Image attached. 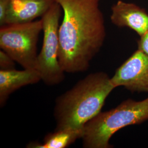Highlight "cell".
<instances>
[{"label": "cell", "instance_id": "cell-1", "mask_svg": "<svg viewBox=\"0 0 148 148\" xmlns=\"http://www.w3.org/2000/svg\"><path fill=\"white\" fill-rule=\"evenodd\" d=\"M101 0H55L64 12L59 28L58 60L65 73L87 71L106 37Z\"/></svg>", "mask_w": 148, "mask_h": 148}, {"label": "cell", "instance_id": "cell-2", "mask_svg": "<svg viewBox=\"0 0 148 148\" xmlns=\"http://www.w3.org/2000/svg\"><path fill=\"white\" fill-rule=\"evenodd\" d=\"M116 87L103 71L88 74L55 101V130L83 128L101 111L106 98Z\"/></svg>", "mask_w": 148, "mask_h": 148}, {"label": "cell", "instance_id": "cell-3", "mask_svg": "<svg viewBox=\"0 0 148 148\" xmlns=\"http://www.w3.org/2000/svg\"><path fill=\"white\" fill-rule=\"evenodd\" d=\"M148 121V97L128 99L110 110L101 111L84 126L81 138L85 148H111L112 136L119 130Z\"/></svg>", "mask_w": 148, "mask_h": 148}, {"label": "cell", "instance_id": "cell-4", "mask_svg": "<svg viewBox=\"0 0 148 148\" xmlns=\"http://www.w3.org/2000/svg\"><path fill=\"white\" fill-rule=\"evenodd\" d=\"M42 21L6 24L0 28V47L24 69L37 70V45Z\"/></svg>", "mask_w": 148, "mask_h": 148}, {"label": "cell", "instance_id": "cell-5", "mask_svg": "<svg viewBox=\"0 0 148 148\" xmlns=\"http://www.w3.org/2000/svg\"><path fill=\"white\" fill-rule=\"evenodd\" d=\"M62 7L55 2L42 16L43 39L42 48L38 54L37 70L41 79L48 86H55L65 79L63 70L58 60L59 28Z\"/></svg>", "mask_w": 148, "mask_h": 148}, {"label": "cell", "instance_id": "cell-6", "mask_svg": "<svg viewBox=\"0 0 148 148\" xmlns=\"http://www.w3.org/2000/svg\"><path fill=\"white\" fill-rule=\"evenodd\" d=\"M111 80L116 88L148 93V55L138 49L116 69Z\"/></svg>", "mask_w": 148, "mask_h": 148}, {"label": "cell", "instance_id": "cell-7", "mask_svg": "<svg viewBox=\"0 0 148 148\" xmlns=\"http://www.w3.org/2000/svg\"><path fill=\"white\" fill-rule=\"evenodd\" d=\"M111 23L119 27H128L141 36L148 30V14L136 4L118 1L111 7Z\"/></svg>", "mask_w": 148, "mask_h": 148}, {"label": "cell", "instance_id": "cell-8", "mask_svg": "<svg viewBox=\"0 0 148 148\" xmlns=\"http://www.w3.org/2000/svg\"><path fill=\"white\" fill-rule=\"evenodd\" d=\"M55 2V0H12L5 25L34 21L42 16Z\"/></svg>", "mask_w": 148, "mask_h": 148}, {"label": "cell", "instance_id": "cell-9", "mask_svg": "<svg viewBox=\"0 0 148 148\" xmlns=\"http://www.w3.org/2000/svg\"><path fill=\"white\" fill-rule=\"evenodd\" d=\"M42 80L36 69L0 70V106L5 105L12 93L27 85H34Z\"/></svg>", "mask_w": 148, "mask_h": 148}, {"label": "cell", "instance_id": "cell-10", "mask_svg": "<svg viewBox=\"0 0 148 148\" xmlns=\"http://www.w3.org/2000/svg\"><path fill=\"white\" fill-rule=\"evenodd\" d=\"M83 128H64L55 130L49 133L44 138L42 143L30 142L27 144L29 148H65L81 138Z\"/></svg>", "mask_w": 148, "mask_h": 148}, {"label": "cell", "instance_id": "cell-11", "mask_svg": "<svg viewBox=\"0 0 148 148\" xmlns=\"http://www.w3.org/2000/svg\"><path fill=\"white\" fill-rule=\"evenodd\" d=\"M14 60L4 51H0V69L3 70L14 69Z\"/></svg>", "mask_w": 148, "mask_h": 148}, {"label": "cell", "instance_id": "cell-12", "mask_svg": "<svg viewBox=\"0 0 148 148\" xmlns=\"http://www.w3.org/2000/svg\"><path fill=\"white\" fill-rule=\"evenodd\" d=\"M12 0H0V25H5V18Z\"/></svg>", "mask_w": 148, "mask_h": 148}, {"label": "cell", "instance_id": "cell-13", "mask_svg": "<svg viewBox=\"0 0 148 148\" xmlns=\"http://www.w3.org/2000/svg\"><path fill=\"white\" fill-rule=\"evenodd\" d=\"M138 40V49L148 56V29Z\"/></svg>", "mask_w": 148, "mask_h": 148}]
</instances>
